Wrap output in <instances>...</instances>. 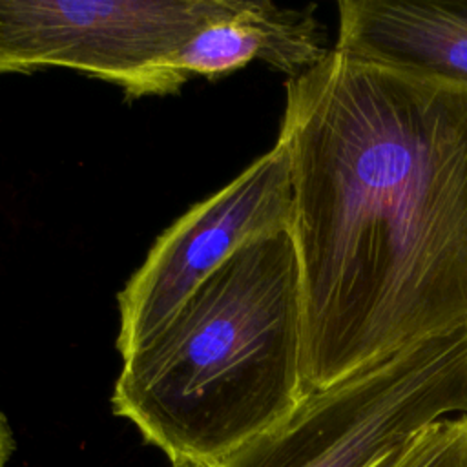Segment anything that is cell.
Returning a JSON list of instances; mask_svg holds the SVG:
<instances>
[{
    "mask_svg": "<svg viewBox=\"0 0 467 467\" xmlns=\"http://www.w3.org/2000/svg\"><path fill=\"white\" fill-rule=\"evenodd\" d=\"M303 398L467 325V86L336 47L286 80Z\"/></svg>",
    "mask_w": 467,
    "mask_h": 467,
    "instance_id": "cell-1",
    "label": "cell"
},
{
    "mask_svg": "<svg viewBox=\"0 0 467 467\" xmlns=\"http://www.w3.org/2000/svg\"><path fill=\"white\" fill-rule=\"evenodd\" d=\"M301 323L290 230L255 239L120 358L111 409L170 462L219 465L303 400Z\"/></svg>",
    "mask_w": 467,
    "mask_h": 467,
    "instance_id": "cell-2",
    "label": "cell"
},
{
    "mask_svg": "<svg viewBox=\"0 0 467 467\" xmlns=\"http://www.w3.org/2000/svg\"><path fill=\"white\" fill-rule=\"evenodd\" d=\"M467 414V325L305 396L219 467H372L431 423Z\"/></svg>",
    "mask_w": 467,
    "mask_h": 467,
    "instance_id": "cell-3",
    "label": "cell"
},
{
    "mask_svg": "<svg viewBox=\"0 0 467 467\" xmlns=\"http://www.w3.org/2000/svg\"><path fill=\"white\" fill-rule=\"evenodd\" d=\"M239 0H0V75L66 67L128 100L177 93L161 64Z\"/></svg>",
    "mask_w": 467,
    "mask_h": 467,
    "instance_id": "cell-4",
    "label": "cell"
},
{
    "mask_svg": "<svg viewBox=\"0 0 467 467\" xmlns=\"http://www.w3.org/2000/svg\"><path fill=\"white\" fill-rule=\"evenodd\" d=\"M290 161L275 142L226 186L195 202L151 244L117 296L115 347L128 356L159 330L184 299L244 244L290 230Z\"/></svg>",
    "mask_w": 467,
    "mask_h": 467,
    "instance_id": "cell-5",
    "label": "cell"
},
{
    "mask_svg": "<svg viewBox=\"0 0 467 467\" xmlns=\"http://www.w3.org/2000/svg\"><path fill=\"white\" fill-rule=\"evenodd\" d=\"M316 5L283 7L268 0L237 5L201 26L161 64L175 91L192 77L215 80L259 60L294 78L319 64L332 47Z\"/></svg>",
    "mask_w": 467,
    "mask_h": 467,
    "instance_id": "cell-6",
    "label": "cell"
},
{
    "mask_svg": "<svg viewBox=\"0 0 467 467\" xmlns=\"http://www.w3.org/2000/svg\"><path fill=\"white\" fill-rule=\"evenodd\" d=\"M336 49L467 86V0H345Z\"/></svg>",
    "mask_w": 467,
    "mask_h": 467,
    "instance_id": "cell-7",
    "label": "cell"
},
{
    "mask_svg": "<svg viewBox=\"0 0 467 467\" xmlns=\"http://www.w3.org/2000/svg\"><path fill=\"white\" fill-rule=\"evenodd\" d=\"M398 467H467V414L425 427L405 447Z\"/></svg>",
    "mask_w": 467,
    "mask_h": 467,
    "instance_id": "cell-8",
    "label": "cell"
},
{
    "mask_svg": "<svg viewBox=\"0 0 467 467\" xmlns=\"http://www.w3.org/2000/svg\"><path fill=\"white\" fill-rule=\"evenodd\" d=\"M15 451V438L7 416L0 409V467H7Z\"/></svg>",
    "mask_w": 467,
    "mask_h": 467,
    "instance_id": "cell-9",
    "label": "cell"
},
{
    "mask_svg": "<svg viewBox=\"0 0 467 467\" xmlns=\"http://www.w3.org/2000/svg\"><path fill=\"white\" fill-rule=\"evenodd\" d=\"M403 451H405V447H403V449H400V451H396V452L387 454L383 460H379V462H378L376 465H372V467H398V465H400V462H401Z\"/></svg>",
    "mask_w": 467,
    "mask_h": 467,
    "instance_id": "cell-10",
    "label": "cell"
},
{
    "mask_svg": "<svg viewBox=\"0 0 467 467\" xmlns=\"http://www.w3.org/2000/svg\"><path fill=\"white\" fill-rule=\"evenodd\" d=\"M171 467H219V465L210 462H197V460H179V462H171Z\"/></svg>",
    "mask_w": 467,
    "mask_h": 467,
    "instance_id": "cell-11",
    "label": "cell"
}]
</instances>
